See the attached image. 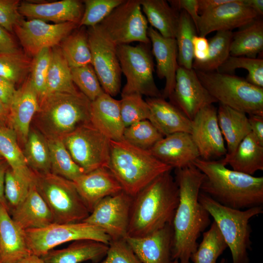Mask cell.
<instances>
[{"mask_svg": "<svg viewBox=\"0 0 263 263\" xmlns=\"http://www.w3.org/2000/svg\"><path fill=\"white\" fill-rule=\"evenodd\" d=\"M32 61L20 51L0 54V76L15 85L30 72Z\"/></svg>", "mask_w": 263, "mask_h": 263, "instance_id": "obj_42", "label": "cell"}, {"mask_svg": "<svg viewBox=\"0 0 263 263\" xmlns=\"http://www.w3.org/2000/svg\"><path fill=\"white\" fill-rule=\"evenodd\" d=\"M108 169L122 190L132 197L159 175L173 169L148 150L136 147L124 139L110 140Z\"/></svg>", "mask_w": 263, "mask_h": 263, "instance_id": "obj_4", "label": "cell"}, {"mask_svg": "<svg viewBox=\"0 0 263 263\" xmlns=\"http://www.w3.org/2000/svg\"><path fill=\"white\" fill-rule=\"evenodd\" d=\"M50 151L51 172L74 181L84 173L74 161L61 138H46Z\"/></svg>", "mask_w": 263, "mask_h": 263, "instance_id": "obj_38", "label": "cell"}, {"mask_svg": "<svg viewBox=\"0 0 263 263\" xmlns=\"http://www.w3.org/2000/svg\"><path fill=\"white\" fill-rule=\"evenodd\" d=\"M71 69L74 84L91 101L104 93L92 64Z\"/></svg>", "mask_w": 263, "mask_h": 263, "instance_id": "obj_46", "label": "cell"}, {"mask_svg": "<svg viewBox=\"0 0 263 263\" xmlns=\"http://www.w3.org/2000/svg\"><path fill=\"white\" fill-rule=\"evenodd\" d=\"M151 44V53L156 62V74L165 78V85L162 93L164 99L169 98L173 93L178 67V50L175 38L163 37L151 26L148 30Z\"/></svg>", "mask_w": 263, "mask_h": 263, "instance_id": "obj_21", "label": "cell"}, {"mask_svg": "<svg viewBox=\"0 0 263 263\" xmlns=\"http://www.w3.org/2000/svg\"><path fill=\"white\" fill-rule=\"evenodd\" d=\"M169 263H179V262L177 260H174L171 261Z\"/></svg>", "mask_w": 263, "mask_h": 263, "instance_id": "obj_63", "label": "cell"}, {"mask_svg": "<svg viewBox=\"0 0 263 263\" xmlns=\"http://www.w3.org/2000/svg\"><path fill=\"white\" fill-rule=\"evenodd\" d=\"M99 263H142L125 239L112 240L105 258Z\"/></svg>", "mask_w": 263, "mask_h": 263, "instance_id": "obj_50", "label": "cell"}, {"mask_svg": "<svg viewBox=\"0 0 263 263\" xmlns=\"http://www.w3.org/2000/svg\"><path fill=\"white\" fill-rule=\"evenodd\" d=\"M18 0H0V26L9 33L23 19L19 12Z\"/></svg>", "mask_w": 263, "mask_h": 263, "instance_id": "obj_51", "label": "cell"}, {"mask_svg": "<svg viewBox=\"0 0 263 263\" xmlns=\"http://www.w3.org/2000/svg\"><path fill=\"white\" fill-rule=\"evenodd\" d=\"M35 173L36 188L49 207L55 223L83 221L90 212L73 181L51 172Z\"/></svg>", "mask_w": 263, "mask_h": 263, "instance_id": "obj_8", "label": "cell"}, {"mask_svg": "<svg viewBox=\"0 0 263 263\" xmlns=\"http://www.w3.org/2000/svg\"><path fill=\"white\" fill-rule=\"evenodd\" d=\"M257 18L256 14L244 0H230L200 15L197 35L206 37L214 31H229L239 28Z\"/></svg>", "mask_w": 263, "mask_h": 263, "instance_id": "obj_18", "label": "cell"}, {"mask_svg": "<svg viewBox=\"0 0 263 263\" xmlns=\"http://www.w3.org/2000/svg\"><path fill=\"white\" fill-rule=\"evenodd\" d=\"M195 72L203 85L217 102L248 115H263V88L234 74Z\"/></svg>", "mask_w": 263, "mask_h": 263, "instance_id": "obj_7", "label": "cell"}, {"mask_svg": "<svg viewBox=\"0 0 263 263\" xmlns=\"http://www.w3.org/2000/svg\"><path fill=\"white\" fill-rule=\"evenodd\" d=\"M79 92L73 81L71 69L61 49L56 46L52 48L44 95L56 92L76 94Z\"/></svg>", "mask_w": 263, "mask_h": 263, "instance_id": "obj_35", "label": "cell"}, {"mask_svg": "<svg viewBox=\"0 0 263 263\" xmlns=\"http://www.w3.org/2000/svg\"><path fill=\"white\" fill-rule=\"evenodd\" d=\"M108 244L92 240H77L61 249H52L41 257L45 263H100L105 257Z\"/></svg>", "mask_w": 263, "mask_h": 263, "instance_id": "obj_29", "label": "cell"}, {"mask_svg": "<svg viewBox=\"0 0 263 263\" xmlns=\"http://www.w3.org/2000/svg\"><path fill=\"white\" fill-rule=\"evenodd\" d=\"M125 0H85L84 12L78 27L99 24Z\"/></svg>", "mask_w": 263, "mask_h": 263, "instance_id": "obj_47", "label": "cell"}, {"mask_svg": "<svg viewBox=\"0 0 263 263\" xmlns=\"http://www.w3.org/2000/svg\"><path fill=\"white\" fill-rule=\"evenodd\" d=\"M220 160L234 170L253 175L257 171L263 170V145L250 132L232 154H225Z\"/></svg>", "mask_w": 263, "mask_h": 263, "instance_id": "obj_30", "label": "cell"}, {"mask_svg": "<svg viewBox=\"0 0 263 263\" xmlns=\"http://www.w3.org/2000/svg\"><path fill=\"white\" fill-rule=\"evenodd\" d=\"M97 26L117 46L135 41L150 44L148 35V22L140 0H125Z\"/></svg>", "mask_w": 263, "mask_h": 263, "instance_id": "obj_11", "label": "cell"}, {"mask_svg": "<svg viewBox=\"0 0 263 263\" xmlns=\"http://www.w3.org/2000/svg\"><path fill=\"white\" fill-rule=\"evenodd\" d=\"M23 151L28 165L35 173L51 172L49 149L45 136L39 131L30 129Z\"/></svg>", "mask_w": 263, "mask_h": 263, "instance_id": "obj_36", "label": "cell"}, {"mask_svg": "<svg viewBox=\"0 0 263 263\" xmlns=\"http://www.w3.org/2000/svg\"><path fill=\"white\" fill-rule=\"evenodd\" d=\"M10 212L14 221L24 231L42 228L54 223L51 212L34 182L30 185L24 200Z\"/></svg>", "mask_w": 263, "mask_h": 263, "instance_id": "obj_28", "label": "cell"}, {"mask_svg": "<svg viewBox=\"0 0 263 263\" xmlns=\"http://www.w3.org/2000/svg\"><path fill=\"white\" fill-rule=\"evenodd\" d=\"M246 70L248 75L245 79L251 84L263 88V59L243 56H229L217 72L234 74L237 69Z\"/></svg>", "mask_w": 263, "mask_h": 263, "instance_id": "obj_44", "label": "cell"}, {"mask_svg": "<svg viewBox=\"0 0 263 263\" xmlns=\"http://www.w3.org/2000/svg\"><path fill=\"white\" fill-rule=\"evenodd\" d=\"M91 123L113 141L123 139L125 128L120 109V101L104 93L91 102Z\"/></svg>", "mask_w": 263, "mask_h": 263, "instance_id": "obj_25", "label": "cell"}, {"mask_svg": "<svg viewBox=\"0 0 263 263\" xmlns=\"http://www.w3.org/2000/svg\"><path fill=\"white\" fill-rule=\"evenodd\" d=\"M88 37L92 65L104 93L112 97L120 92L122 71L117 46L110 41L97 25L89 27Z\"/></svg>", "mask_w": 263, "mask_h": 263, "instance_id": "obj_13", "label": "cell"}, {"mask_svg": "<svg viewBox=\"0 0 263 263\" xmlns=\"http://www.w3.org/2000/svg\"><path fill=\"white\" fill-rule=\"evenodd\" d=\"M83 12V2L78 0L41 3L22 2L19 6V12L22 17L50 21L54 24L74 22L79 25Z\"/></svg>", "mask_w": 263, "mask_h": 263, "instance_id": "obj_23", "label": "cell"}, {"mask_svg": "<svg viewBox=\"0 0 263 263\" xmlns=\"http://www.w3.org/2000/svg\"><path fill=\"white\" fill-rule=\"evenodd\" d=\"M170 102L192 120L203 108L217 102L203 85L193 69L179 66Z\"/></svg>", "mask_w": 263, "mask_h": 263, "instance_id": "obj_17", "label": "cell"}, {"mask_svg": "<svg viewBox=\"0 0 263 263\" xmlns=\"http://www.w3.org/2000/svg\"><path fill=\"white\" fill-rule=\"evenodd\" d=\"M150 109L149 120L166 136L177 132L190 133L191 120L179 108L161 97H147Z\"/></svg>", "mask_w": 263, "mask_h": 263, "instance_id": "obj_26", "label": "cell"}, {"mask_svg": "<svg viewBox=\"0 0 263 263\" xmlns=\"http://www.w3.org/2000/svg\"><path fill=\"white\" fill-rule=\"evenodd\" d=\"M193 164L205 175L200 191L220 204L244 209L262 206L263 177L230 169L220 159H196Z\"/></svg>", "mask_w": 263, "mask_h": 263, "instance_id": "obj_3", "label": "cell"}, {"mask_svg": "<svg viewBox=\"0 0 263 263\" xmlns=\"http://www.w3.org/2000/svg\"><path fill=\"white\" fill-rule=\"evenodd\" d=\"M39 108L38 94L29 77L16 89L9 105L8 127L15 132L19 143H25L30 124Z\"/></svg>", "mask_w": 263, "mask_h": 263, "instance_id": "obj_19", "label": "cell"}, {"mask_svg": "<svg viewBox=\"0 0 263 263\" xmlns=\"http://www.w3.org/2000/svg\"><path fill=\"white\" fill-rule=\"evenodd\" d=\"M77 27L78 24L74 22L49 24L37 19H22L14 31L26 55L34 57L44 48L56 47Z\"/></svg>", "mask_w": 263, "mask_h": 263, "instance_id": "obj_15", "label": "cell"}, {"mask_svg": "<svg viewBox=\"0 0 263 263\" xmlns=\"http://www.w3.org/2000/svg\"><path fill=\"white\" fill-rule=\"evenodd\" d=\"M37 126L46 138H62L79 126L90 122L91 101L81 92H56L39 99Z\"/></svg>", "mask_w": 263, "mask_h": 263, "instance_id": "obj_5", "label": "cell"}, {"mask_svg": "<svg viewBox=\"0 0 263 263\" xmlns=\"http://www.w3.org/2000/svg\"><path fill=\"white\" fill-rule=\"evenodd\" d=\"M198 35L190 16L184 10L179 13V24L175 37L178 50V63L187 69H192L194 60L192 39Z\"/></svg>", "mask_w": 263, "mask_h": 263, "instance_id": "obj_41", "label": "cell"}, {"mask_svg": "<svg viewBox=\"0 0 263 263\" xmlns=\"http://www.w3.org/2000/svg\"><path fill=\"white\" fill-rule=\"evenodd\" d=\"M17 263H45L42 257L31 254Z\"/></svg>", "mask_w": 263, "mask_h": 263, "instance_id": "obj_61", "label": "cell"}, {"mask_svg": "<svg viewBox=\"0 0 263 263\" xmlns=\"http://www.w3.org/2000/svg\"><path fill=\"white\" fill-rule=\"evenodd\" d=\"M32 254L42 257L61 244L80 240H92L109 244L110 237L100 228L81 221L58 224L24 231Z\"/></svg>", "mask_w": 263, "mask_h": 263, "instance_id": "obj_10", "label": "cell"}, {"mask_svg": "<svg viewBox=\"0 0 263 263\" xmlns=\"http://www.w3.org/2000/svg\"><path fill=\"white\" fill-rule=\"evenodd\" d=\"M220 263H227V261L225 259L223 258L221 259Z\"/></svg>", "mask_w": 263, "mask_h": 263, "instance_id": "obj_62", "label": "cell"}, {"mask_svg": "<svg viewBox=\"0 0 263 263\" xmlns=\"http://www.w3.org/2000/svg\"><path fill=\"white\" fill-rule=\"evenodd\" d=\"M74 161L87 173L108 168L110 140L91 122L83 124L61 138Z\"/></svg>", "mask_w": 263, "mask_h": 263, "instance_id": "obj_12", "label": "cell"}, {"mask_svg": "<svg viewBox=\"0 0 263 263\" xmlns=\"http://www.w3.org/2000/svg\"><path fill=\"white\" fill-rule=\"evenodd\" d=\"M3 159L1 154H0V160Z\"/></svg>", "mask_w": 263, "mask_h": 263, "instance_id": "obj_64", "label": "cell"}, {"mask_svg": "<svg viewBox=\"0 0 263 263\" xmlns=\"http://www.w3.org/2000/svg\"><path fill=\"white\" fill-rule=\"evenodd\" d=\"M233 32L218 31L209 40L207 59L203 62L193 61L192 69L195 71L210 72L217 71L230 56V45Z\"/></svg>", "mask_w": 263, "mask_h": 263, "instance_id": "obj_39", "label": "cell"}, {"mask_svg": "<svg viewBox=\"0 0 263 263\" xmlns=\"http://www.w3.org/2000/svg\"><path fill=\"white\" fill-rule=\"evenodd\" d=\"M230 0H198L199 15L228 2Z\"/></svg>", "mask_w": 263, "mask_h": 263, "instance_id": "obj_58", "label": "cell"}, {"mask_svg": "<svg viewBox=\"0 0 263 263\" xmlns=\"http://www.w3.org/2000/svg\"><path fill=\"white\" fill-rule=\"evenodd\" d=\"M73 182L90 212L104 198L122 191L120 184L106 168L84 173Z\"/></svg>", "mask_w": 263, "mask_h": 263, "instance_id": "obj_22", "label": "cell"}, {"mask_svg": "<svg viewBox=\"0 0 263 263\" xmlns=\"http://www.w3.org/2000/svg\"><path fill=\"white\" fill-rule=\"evenodd\" d=\"M233 32L230 56L257 58L263 50V21L257 18Z\"/></svg>", "mask_w": 263, "mask_h": 263, "instance_id": "obj_33", "label": "cell"}, {"mask_svg": "<svg viewBox=\"0 0 263 263\" xmlns=\"http://www.w3.org/2000/svg\"><path fill=\"white\" fill-rule=\"evenodd\" d=\"M217 119L221 133L226 143V155L232 154L241 142L251 132L245 113L220 104Z\"/></svg>", "mask_w": 263, "mask_h": 263, "instance_id": "obj_31", "label": "cell"}, {"mask_svg": "<svg viewBox=\"0 0 263 263\" xmlns=\"http://www.w3.org/2000/svg\"><path fill=\"white\" fill-rule=\"evenodd\" d=\"M175 174L179 202L172 223L171 261L190 263L198 238L210 224V216L198 199L205 176L193 164L175 169Z\"/></svg>", "mask_w": 263, "mask_h": 263, "instance_id": "obj_1", "label": "cell"}, {"mask_svg": "<svg viewBox=\"0 0 263 263\" xmlns=\"http://www.w3.org/2000/svg\"><path fill=\"white\" fill-rule=\"evenodd\" d=\"M173 231L172 224L143 237L125 238L142 263H169Z\"/></svg>", "mask_w": 263, "mask_h": 263, "instance_id": "obj_24", "label": "cell"}, {"mask_svg": "<svg viewBox=\"0 0 263 263\" xmlns=\"http://www.w3.org/2000/svg\"><path fill=\"white\" fill-rule=\"evenodd\" d=\"M9 168L5 159L0 160V204L5 207L9 212V209L4 197V180L7 170Z\"/></svg>", "mask_w": 263, "mask_h": 263, "instance_id": "obj_57", "label": "cell"}, {"mask_svg": "<svg viewBox=\"0 0 263 263\" xmlns=\"http://www.w3.org/2000/svg\"><path fill=\"white\" fill-rule=\"evenodd\" d=\"M16 90L15 85L0 76V99L8 107Z\"/></svg>", "mask_w": 263, "mask_h": 263, "instance_id": "obj_56", "label": "cell"}, {"mask_svg": "<svg viewBox=\"0 0 263 263\" xmlns=\"http://www.w3.org/2000/svg\"><path fill=\"white\" fill-rule=\"evenodd\" d=\"M19 51L10 33L0 26V54L11 53Z\"/></svg>", "mask_w": 263, "mask_h": 263, "instance_id": "obj_54", "label": "cell"}, {"mask_svg": "<svg viewBox=\"0 0 263 263\" xmlns=\"http://www.w3.org/2000/svg\"><path fill=\"white\" fill-rule=\"evenodd\" d=\"M248 118L251 132L258 142L263 145V115L249 114Z\"/></svg>", "mask_w": 263, "mask_h": 263, "instance_id": "obj_55", "label": "cell"}, {"mask_svg": "<svg viewBox=\"0 0 263 263\" xmlns=\"http://www.w3.org/2000/svg\"><path fill=\"white\" fill-rule=\"evenodd\" d=\"M228 248L215 222L203 232V239L190 261L193 263H216L218 257Z\"/></svg>", "mask_w": 263, "mask_h": 263, "instance_id": "obj_40", "label": "cell"}, {"mask_svg": "<svg viewBox=\"0 0 263 263\" xmlns=\"http://www.w3.org/2000/svg\"><path fill=\"white\" fill-rule=\"evenodd\" d=\"M164 137L148 119L126 127L123 136V139L129 144L147 150Z\"/></svg>", "mask_w": 263, "mask_h": 263, "instance_id": "obj_43", "label": "cell"}, {"mask_svg": "<svg viewBox=\"0 0 263 263\" xmlns=\"http://www.w3.org/2000/svg\"><path fill=\"white\" fill-rule=\"evenodd\" d=\"M51 52L52 48H44L34 56L32 61L30 78L39 99L45 93Z\"/></svg>", "mask_w": 263, "mask_h": 263, "instance_id": "obj_48", "label": "cell"}, {"mask_svg": "<svg viewBox=\"0 0 263 263\" xmlns=\"http://www.w3.org/2000/svg\"><path fill=\"white\" fill-rule=\"evenodd\" d=\"M9 107L0 99V127H8Z\"/></svg>", "mask_w": 263, "mask_h": 263, "instance_id": "obj_60", "label": "cell"}, {"mask_svg": "<svg viewBox=\"0 0 263 263\" xmlns=\"http://www.w3.org/2000/svg\"><path fill=\"white\" fill-rule=\"evenodd\" d=\"M168 1L177 11H185L192 19L196 29L200 18L198 0H171Z\"/></svg>", "mask_w": 263, "mask_h": 263, "instance_id": "obj_52", "label": "cell"}, {"mask_svg": "<svg viewBox=\"0 0 263 263\" xmlns=\"http://www.w3.org/2000/svg\"><path fill=\"white\" fill-rule=\"evenodd\" d=\"M190 135L200 158L215 160L227 153L217 119V110L213 104L201 109L191 120Z\"/></svg>", "mask_w": 263, "mask_h": 263, "instance_id": "obj_16", "label": "cell"}, {"mask_svg": "<svg viewBox=\"0 0 263 263\" xmlns=\"http://www.w3.org/2000/svg\"><path fill=\"white\" fill-rule=\"evenodd\" d=\"M194 60L197 62L205 61L208 56L209 42L205 37L194 36L192 39Z\"/></svg>", "mask_w": 263, "mask_h": 263, "instance_id": "obj_53", "label": "cell"}, {"mask_svg": "<svg viewBox=\"0 0 263 263\" xmlns=\"http://www.w3.org/2000/svg\"><path fill=\"white\" fill-rule=\"evenodd\" d=\"M132 197L123 190L100 201L83 221L101 229L111 241L127 236Z\"/></svg>", "mask_w": 263, "mask_h": 263, "instance_id": "obj_14", "label": "cell"}, {"mask_svg": "<svg viewBox=\"0 0 263 263\" xmlns=\"http://www.w3.org/2000/svg\"><path fill=\"white\" fill-rule=\"evenodd\" d=\"M0 154L16 175L33 183L35 173L29 167L16 134L8 127H0Z\"/></svg>", "mask_w": 263, "mask_h": 263, "instance_id": "obj_34", "label": "cell"}, {"mask_svg": "<svg viewBox=\"0 0 263 263\" xmlns=\"http://www.w3.org/2000/svg\"><path fill=\"white\" fill-rule=\"evenodd\" d=\"M143 13L150 26L163 37L175 38L179 13L165 0H140Z\"/></svg>", "mask_w": 263, "mask_h": 263, "instance_id": "obj_32", "label": "cell"}, {"mask_svg": "<svg viewBox=\"0 0 263 263\" xmlns=\"http://www.w3.org/2000/svg\"><path fill=\"white\" fill-rule=\"evenodd\" d=\"M148 151L163 163L177 169L192 164L200 158L190 133L177 132L166 136Z\"/></svg>", "mask_w": 263, "mask_h": 263, "instance_id": "obj_20", "label": "cell"}, {"mask_svg": "<svg viewBox=\"0 0 263 263\" xmlns=\"http://www.w3.org/2000/svg\"><path fill=\"white\" fill-rule=\"evenodd\" d=\"M244 4L253 10L258 17L263 15V0H244Z\"/></svg>", "mask_w": 263, "mask_h": 263, "instance_id": "obj_59", "label": "cell"}, {"mask_svg": "<svg viewBox=\"0 0 263 263\" xmlns=\"http://www.w3.org/2000/svg\"><path fill=\"white\" fill-rule=\"evenodd\" d=\"M32 184L16 175L10 167L8 169L5 176L4 192L9 212L24 200Z\"/></svg>", "mask_w": 263, "mask_h": 263, "instance_id": "obj_49", "label": "cell"}, {"mask_svg": "<svg viewBox=\"0 0 263 263\" xmlns=\"http://www.w3.org/2000/svg\"><path fill=\"white\" fill-rule=\"evenodd\" d=\"M198 199L220 229L230 250L232 263H249L248 251L252 244L249 221L263 213V207L234 209L220 204L201 191Z\"/></svg>", "mask_w": 263, "mask_h": 263, "instance_id": "obj_6", "label": "cell"}, {"mask_svg": "<svg viewBox=\"0 0 263 263\" xmlns=\"http://www.w3.org/2000/svg\"><path fill=\"white\" fill-rule=\"evenodd\" d=\"M171 171L159 175L132 197L127 237H145L172 224L179 193Z\"/></svg>", "mask_w": 263, "mask_h": 263, "instance_id": "obj_2", "label": "cell"}, {"mask_svg": "<svg viewBox=\"0 0 263 263\" xmlns=\"http://www.w3.org/2000/svg\"><path fill=\"white\" fill-rule=\"evenodd\" d=\"M31 254L24 231L0 204V263H17Z\"/></svg>", "mask_w": 263, "mask_h": 263, "instance_id": "obj_27", "label": "cell"}, {"mask_svg": "<svg viewBox=\"0 0 263 263\" xmlns=\"http://www.w3.org/2000/svg\"><path fill=\"white\" fill-rule=\"evenodd\" d=\"M73 31L62 41V54L71 68L92 64V55L88 33L81 26Z\"/></svg>", "mask_w": 263, "mask_h": 263, "instance_id": "obj_37", "label": "cell"}, {"mask_svg": "<svg viewBox=\"0 0 263 263\" xmlns=\"http://www.w3.org/2000/svg\"><path fill=\"white\" fill-rule=\"evenodd\" d=\"M120 113L125 127L136 122L149 120L150 109L143 95L137 93L121 95Z\"/></svg>", "mask_w": 263, "mask_h": 263, "instance_id": "obj_45", "label": "cell"}, {"mask_svg": "<svg viewBox=\"0 0 263 263\" xmlns=\"http://www.w3.org/2000/svg\"><path fill=\"white\" fill-rule=\"evenodd\" d=\"M150 45L140 43L135 46H117L122 73L126 78L121 95L137 93L148 97H162L153 78L154 63Z\"/></svg>", "mask_w": 263, "mask_h": 263, "instance_id": "obj_9", "label": "cell"}]
</instances>
